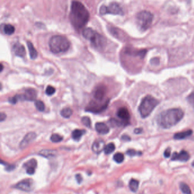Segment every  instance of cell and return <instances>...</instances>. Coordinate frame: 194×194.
Masks as SVG:
<instances>
[{
	"instance_id": "cell-1",
	"label": "cell",
	"mask_w": 194,
	"mask_h": 194,
	"mask_svg": "<svg viewBox=\"0 0 194 194\" xmlns=\"http://www.w3.org/2000/svg\"><path fill=\"white\" fill-rule=\"evenodd\" d=\"M89 13L84 5L79 1H72L71 5L70 19L77 29L84 27L89 21Z\"/></svg>"
},
{
	"instance_id": "cell-2",
	"label": "cell",
	"mask_w": 194,
	"mask_h": 194,
	"mask_svg": "<svg viewBox=\"0 0 194 194\" xmlns=\"http://www.w3.org/2000/svg\"><path fill=\"white\" fill-rule=\"evenodd\" d=\"M184 116V112L179 108H172L160 113L157 118L159 125L164 128L169 129L178 123Z\"/></svg>"
},
{
	"instance_id": "cell-3",
	"label": "cell",
	"mask_w": 194,
	"mask_h": 194,
	"mask_svg": "<svg viewBox=\"0 0 194 194\" xmlns=\"http://www.w3.org/2000/svg\"><path fill=\"white\" fill-rule=\"evenodd\" d=\"M83 36L91 42L92 46L97 50H103L106 45V39L103 35L91 28H85L83 30Z\"/></svg>"
},
{
	"instance_id": "cell-4",
	"label": "cell",
	"mask_w": 194,
	"mask_h": 194,
	"mask_svg": "<svg viewBox=\"0 0 194 194\" xmlns=\"http://www.w3.org/2000/svg\"><path fill=\"white\" fill-rule=\"evenodd\" d=\"M49 47L54 54L65 53L70 47V42L65 36L54 35L49 41Z\"/></svg>"
},
{
	"instance_id": "cell-5",
	"label": "cell",
	"mask_w": 194,
	"mask_h": 194,
	"mask_svg": "<svg viewBox=\"0 0 194 194\" xmlns=\"http://www.w3.org/2000/svg\"><path fill=\"white\" fill-rule=\"evenodd\" d=\"M159 101L150 95L145 96L141 101L138 107V111L140 113L141 117L143 118L148 117L153 112L154 108L158 106Z\"/></svg>"
},
{
	"instance_id": "cell-6",
	"label": "cell",
	"mask_w": 194,
	"mask_h": 194,
	"mask_svg": "<svg viewBox=\"0 0 194 194\" xmlns=\"http://www.w3.org/2000/svg\"><path fill=\"white\" fill-rule=\"evenodd\" d=\"M153 14L147 10L141 11L137 14L136 23L141 31H145L150 27L153 22Z\"/></svg>"
},
{
	"instance_id": "cell-7",
	"label": "cell",
	"mask_w": 194,
	"mask_h": 194,
	"mask_svg": "<svg viewBox=\"0 0 194 194\" xmlns=\"http://www.w3.org/2000/svg\"><path fill=\"white\" fill-rule=\"evenodd\" d=\"M100 14L105 15L106 14H111L114 15H123V12L122 7L116 2L111 3L109 6L102 5L100 8Z\"/></svg>"
},
{
	"instance_id": "cell-8",
	"label": "cell",
	"mask_w": 194,
	"mask_h": 194,
	"mask_svg": "<svg viewBox=\"0 0 194 194\" xmlns=\"http://www.w3.org/2000/svg\"><path fill=\"white\" fill-rule=\"evenodd\" d=\"M14 187L26 192H30L33 190L34 183L32 179H27L18 183Z\"/></svg>"
},
{
	"instance_id": "cell-9",
	"label": "cell",
	"mask_w": 194,
	"mask_h": 194,
	"mask_svg": "<svg viewBox=\"0 0 194 194\" xmlns=\"http://www.w3.org/2000/svg\"><path fill=\"white\" fill-rule=\"evenodd\" d=\"M19 100L25 101H34L36 98V91L33 88H28L25 90L24 94H18Z\"/></svg>"
},
{
	"instance_id": "cell-10",
	"label": "cell",
	"mask_w": 194,
	"mask_h": 194,
	"mask_svg": "<svg viewBox=\"0 0 194 194\" xmlns=\"http://www.w3.org/2000/svg\"><path fill=\"white\" fill-rule=\"evenodd\" d=\"M190 159V154L185 150H182L180 153L174 152L173 153L171 160L172 161H179L181 162H186Z\"/></svg>"
},
{
	"instance_id": "cell-11",
	"label": "cell",
	"mask_w": 194,
	"mask_h": 194,
	"mask_svg": "<svg viewBox=\"0 0 194 194\" xmlns=\"http://www.w3.org/2000/svg\"><path fill=\"white\" fill-rule=\"evenodd\" d=\"M36 134L34 132H30L24 137V139L20 143L19 147L21 149H25L27 147L31 142L35 140Z\"/></svg>"
},
{
	"instance_id": "cell-12",
	"label": "cell",
	"mask_w": 194,
	"mask_h": 194,
	"mask_svg": "<svg viewBox=\"0 0 194 194\" xmlns=\"http://www.w3.org/2000/svg\"><path fill=\"white\" fill-rule=\"evenodd\" d=\"M13 50L14 54L19 57L23 58L26 55V50L24 45L19 42H16L13 46Z\"/></svg>"
},
{
	"instance_id": "cell-13",
	"label": "cell",
	"mask_w": 194,
	"mask_h": 194,
	"mask_svg": "<svg viewBox=\"0 0 194 194\" xmlns=\"http://www.w3.org/2000/svg\"><path fill=\"white\" fill-rule=\"evenodd\" d=\"M106 94V87L103 85H100L96 88L94 91V97L97 101H101L105 97Z\"/></svg>"
},
{
	"instance_id": "cell-14",
	"label": "cell",
	"mask_w": 194,
	"mask_h": 194,
	"mask_svg": "<svg viewBox=\"0 0 194 194\" xmlns=\"http://www.w3.org/2000/svg\"><path fill=\"white\" fill-rule=\"evenodd\" d=\"M106 147L105 142L102 140H97L94 141L92 146V150L94 153H100L103 150H104Z\"/></svg>"
},
{
	"instance_id": "cell-15",
	"label": "cell",
	"mask_w": 194,
	"mask_h": 194,
	"mask_svg": "<svg viewBox=\"0 0 194 194\" xmlns=\"http://www.w3.org/2000/svg\"><path fill=\"white\" fill-rule=\"evenodd\" d=\"M118 117L123 120L124 121H128L130 119V116L128 110L126 108H121L118 110L117 112Z\"/></svg>"
},
{
	"instance_id": "cell-16",
	"label": "cell",
	"mask_w": 194,
	"mask_h": 194,
	"mask_svg": "<svg viewBox=\"0 0 194 194\" xmlns=\"http://www.w3.org/2000/svg\"><path fill=\"white\" fill-rule=\"evenodd\" d=\"M95 129L101 135H106L109 132L108 126L103 123H96Z\"/></svg>"
},
{
	"instance_id": "cell-17",
	"label": "cell",
	"mask_w": 194,
	"mask_h": 194,
	"mask_svg": "<svg viewBox=\"0 0 194 194\" xmlns=\"http://www.w3.org/2000/svg\"><path fill=\"white\" fill-rule=\"evenodd\" d=\"M193 132L192 130H188L186 131H184L182 132H179L175 133L174 135V138L175 140H183L184 138H186L189 136L193 134Z\"/></svg>"
},
{
	"instance_id": "cell-18",
	"label": "cell",
	"mask_w": 194,
	"mask_h": 194,
	"mask_svg": "<svg viewBox=\"0 0 194 194\" xmlns=\"http://www.w3.org/2000/svg\"><path fill=\"white\" fill-rule=\"evenodd\" d=\"M27 46L28 47L30 57L31 59L34 60L36 59L38 56V52L35 49V47L34 46L33 44L31 42H27Z\"/></svg>"
},
{
	"instance_id": "cell-19",
	"label": "cell",
	"mask_w": 194,
	"mask_h": 194,
	"mask_svg": "<svg viewBox=\"0 0 194 194\" xmlns=\"http://www.w3.org/2000/svg\"><path fill=\"white\" fill-rule=\"evenodd\" d=\"M57 152L53 150H42L40 152L39 154L46 158H53L56 156Z\"/></svg>"
},
{
	"instance_id": "cell-20",
	"label": "cell",
	"mask_w": 194,
	"mask_h": 194,
	"mask_svg": "<svg viewBox=\"0 0 194 194\" xmlns=\"http://www.w3.org/2000/svg\"><path fill=\"white\" fill-rule=\"evenodd\" d=\"M85 133V130L81 129H75L72 133V137L75 141H79L83 135Z\"/></svg>"
},
{
	"instance_id": "cell-21",
	"label": "cell",
	"mask_w": 194,
	"mask_h": 194,
	"mask_svg": "<svg viewBox=\"0 0 194 194\" xmlns=\"http://www.w3.org/2000/svg\"><path fill=\"white\" fill-rule=\"evenodd\" d=\"M129 187L130 190L132 192L135 193L138 190V188L139 187V182L136 179H132L130 181Z\"/></svg>"
},
{
	"instance_id": "cell-22",
	"label": "cell",
	"mask_w": 194,
	"mask_h": 194,
	"mask_svg": "<svg viewBox=\"0 0 194 194\" xmlns=\"http://www.w3.org/2000/svg\"><path fill=\"white\" fill-rule=\"evenodd\" d=\"M4 33L6 35H10L14 33L15 28L12 25L6 24L4 27Z\"/></svg>"
},
{
	"instance_id": "cell-23",
	"label": "cell",
	"mask_w": 194,
	"mask_h": 194,
	"mask_svg": "<svg viewBox=\"0 0 194 194\" xmlns=\"http://www.w3.org/2000/svg\"><path fill=\"white\" fill-rule=\"evenodd\" d=\"M60 114L63 117L65 118H68L70 117L72 114V111L69 107H66L63 108L60 111Z\"/></svg>"
},
{
	"instance_id": "cell-24",
	"label": "cell",
	"mask_w": 194,
	"mask_h": 194,
	"mask_svg": "<svg viewBox=\"0 0 194 194\" xmlns=\"http://www.w3.org/2000/svg\"><path fill=\"white\" fill-rule=\"evenodd\" d=\"M179 187L184 194H191V191L188 185L184 183H181Z\"/></svg>"
},
{
	"instance_id": "cell-25",
	"label": "cell",
	"mask_w": 194,
	"mask_h": 194,
	"mask_svg": "<svg viewBox=\"0 0 194 194\" xmlns=\"http://www.w3.org/2000/svg\"><path fill=\"white\" fill-rule=\"evenodd\" d=\"M34 105L36 108L40 112H43L45 109V106L43 101L41 100H36L35 101Z\"/></svg>"
},
{
	"instance_id": "cell-26",
	"label": "cell",
	"mask_w": 194,
	"mask_h": 194,
	"mask_svg": "<svg viewBox=\"0 0 194 194\" xmlns=\"http://www.w3.org/2000/svg\"><path fill=\"white\" fill-rule=\"evenodd\" d=\"M114 161L118 164L122 163L124 160V155L121 153H116L113 156Z\"/></svg>"
},
{
	"instance_id": "cell-27",
	"label": "cell",
	"mask_w": 194,
	"mask_h": 194,
	"mask_svg": "<svg viewBox=\"0 0 194 194\" xmlns=\"http://www.w3.org/2000/svg\"><path fill=\"white\" fill-rule=\"evenodd\" d=\"M114 150H115L114 144L113 143H110L106 146L104 149V152L106 154H109L113 152Z\"/></svg>"
},
{
	"instance_id": "cell-28",
	"label": "cell",
	"mask_w": 194,
	"mask_h": 194,
	"mask_svg": "<svg viewBox=\"0 0 194 194\" xmlns=\"http://www.w3.org/2000/svg\"><path fill=\"white\" fill-rule=\"evenodd\" d=\"M37 165V163L36 160L34 159H31L28 162H26V164H25L24 165V167H26V168H30V167H32V168H36Z\"/></svg>"
},
{
	"instance_id": "cell-29",
	"label": "cell",
	"mask_w": 194,
	"mask_h": 194,
	"mask_svg": "<svg viewBox=\"0 0 194 194\" xmlns=\"http://www.w3.org/2000/svg\"><path fill=\"white\" fill-rule=\"evenodd\" d=\"M50 139L53 142L58 143L63 140V137L58 134H53V135L51 136Z\"/></svg>"
},
{
	"instance_id": "cell-30",
	"label": "cell",
	"mask_w": 194,
	"mask_h": 194,
	"mask_svg": "<svg viewBox=\"0 0 194 194\" xmlns=\"http://www.w3.org/2000/svg\"><path fill=\"white\" fill-rule=\"evenodd\" d=\"M187 100L194 109V90L187 97Z\"/></svg>"
},
{
	"instance_id": "cell-31",
	"label": "cell",
	"mask_w": 194,
	"mask_h": 194,
	"mask_svg": "<svg viewBox=\"0 0 194 194\" xmlns=\"http://www.w3.org/2000/svg\"><path fill=\"white\" fill-rule=\"evenodd\" d=\"M82 123H83V125H84L86 127H87L88 128H90L91 126V120L88 117L85 116V117L82 118Z\"/></svg>"
},
{
	"instance_id": "cell-32",
	"label": "cell",
	"mask_w": 194,
	"mask_h": 194,
	"mask_svg": "<svg viewBox=\"0 0 194 194\" xmlns=\"http://www.w3.org/2000/svg\"><path fill=\"white\" fill-rule=\"evenodd\" d=\"M55 92V88L53 86L48 85L46 89V94L48 96H52Z\"/></svg>"
},
{
	"instance_id": "cell-33",
	"label": "cell",
	"mask_w": 194,
	"mask_h": 194,
	"mask_svg": "<svg viewBox=\"0 0 194 194\" xmlns=\"http://www.w3.org/2000/svg\"><path fill=\"white\" fill-rule=\"evenodd\" d=\"M126 154L130 157H133L136 155H141L142 153L141 152H136L134 149H129L126 152Z\"/></svg>"
},
{
	"instance_id": "cell-34",
	"label": "cell",
	"mask_w": 194,
	"mask_h": 194,
	"mask_svg": "<svg viewBox=\"0 0 194 194\" xmlns=\"http://www.w3.org/2000/svg\"><path fill=\"white\" fill-rule=\"evenodd\" d=\"M8 100H9V102L10 103L12 104H16L17 103L18 101L19 100L18 94H16V96H14L13 97H11L9 98Z\"/></svg>"
},
{
	"instance_id": "cell-35",
	"label": "cell",
	"mask_w": 194,
	"mask_h": 194,
	"mask_svg": "<svg viewBox=\"0 0 194 194\" xmlns=\"http://www.w3.org/2000/svg\"><path fill=\"white\" fill-rule=\"evenodd\" d=\"M110 123L113 126H120L121 125V123L118 121L117 120L115 119H111L110 120Z\"/></svg>"
},
{
	"instance_id": "cell-36",
	"label": "cell",
	"mask_w": 194,
	"mask_h": 194,
	"mask_svg": "<svg viewBox=\"0 0 194 194\" xmlns=\"http://www.w3.org/2000/svg\"><path fill=\"white\" fill-rule=\"evenodd\" d=\"M171 155V149L170 148H167L165 150L164 152V156L165 158H169Z\"/></svg>"
},
{
	"instance_id": "cell-37",
	"label": "cell",
	"mask_w": 194,
	"mask_h": 194,
	"mask_svg": "<svg viewBox=\"0 0 194 194\" xmlns=\"http://www.w3.org/2000/svg\"><path fill=\"white\" fill-rule=\"evenodd\" d=\"M26 172L29 175H33L34 174L35 172V168H32V167H30V168H27L26 170Z\"/></svg>"
},
{
	"instance_id": "cell-38",
	"label": "cell",
	"mask_w": 194,
	"mask_h": 194,
	"mask_svg": "<svg viewBox=\"0 0 194 194\" xmlns=\"http://www.w3.org/2000/svg\"><path fill=\"white\" fill-rule=\"evenodd\" d=\"M76 179H77V182L80 184V183L82 182V177L80 175V174H77L76 175Z\"/></svg>"
},
{
	"instance_id": "cell-39",
	"label": "cell",
	"mask_w": 194,
	"mask_h": 194,
	"mask_svg": "<svg viewBox=\"0 0 194 194\" xmlns=\"http://www.w3.org/2000/svg\"><path fill=\"white\" fill-rule=\"evenodd\" d=\"M6 118V115L4 113H1V114H0V120L1 122L4 121Z\"/></svg>"
},
{
	"instance_id": "cell-40",
	"label": "cell",
	"mask_w": 194,
	"mask_h": 194,
	"mask_svg": "<svg viewBox=\"0 0 194 194\" xmlns=\"http://www.w3.org/2000/svg\"><path fill=\"white\" fill-rule=\"evenodd\" d=\"M121 138H122V140H123V141H129L130 140V137L129 136L127 135H123L122 137H121Z\"/></svg>"
},
{
	"instance_id": "cell-41",
	"label": "cell",
	"mask_w": 194,
	"mask_h": 194,
	"mask_svg": "<svg viewBox=\"0 0 194 194\" xmlns=\"http://www.w3.org/2000/svg\"><path fill=\"white\" fill-rule=\"evenodd\" d=\"M142 130L143 129L142 128H136L134 130V133L137 135H139L142 132Z\"/></svg>"
},
{
	"instance_id": "cell-42",
	"label": "cell",
	"mask_w": 194,
	"mask_h": 194,
	"mask_svg": "<svg viewBox=\"0 0 194 194\" xmlns=\"http://www.w3.org/2000/svg\"><path fill=\"white\" fill-rule=\"evenodd\" d=\"M14 169V165H9L6 166V170L8 171H10L13 170Z\"/></svg>"
},
{
	"instance_id": "cell-43",
	"label": "cell",
	"mask_w": 194,
	"mask_h": 194,
	"mask_svg": "<svg viewBox=\"0 0 194 194\" xmlns=\"http://www.w3.org/2000/svg\"><path fill=\"white\" fill-rule=\"evenodd\" d=\"M3 65H2V64H1V72H2V70H3Z\"/></svg>"
},
{
	"instance_id": "cell-44",
	"label": "cell",
	"mask_w": 194,
	"mask_h": 194,
	"mask_svg": "<svg viewBox=\"0 0 194 194\" xmlns=\"http://www.w3.org/2000/svg\"><path fill=\"white\" fill-rule=\"evenodd\" d=\"M192 166H193V167H194V161L193 162V164H192Z\"/></svg>"
}]
</instances>
